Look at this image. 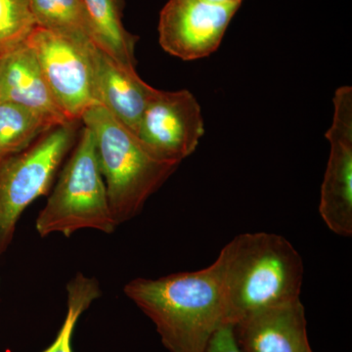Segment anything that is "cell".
<instances>
[{"label":"cell","mask_w":352,"mask_h":352,"mask_svg":"<svg viewBox=\"0 0 352 352\" xmlns=\"http://www.w3.org/2000/svg\"><path fill=\"white\" fill-rule=\"evenodd\" d=\"M333 101V122L325 134L330 157L319 212L330 230L349 237L352 235V87L338 88Z\"/></svg>","instance_id":"obj_9"},{"label":"cell","mask_w":352,"mask_h":352,"mask_svg":"<svg viewBox=\"0 0 352 352\" xmlns=\"http://www.w3.org/2000/svg\"><path fill=\"white\" fill-rule=\"evenodd\" d=\"M78 122L53 127L22 151L0 157V256L25 208L50 191L78 138Z\"/></svg>","instance_id":"obj_5"},{"label":"cell","mask_w":352,"mask_h":352,"mask_svg":"<svg viewBox=\"0 0 352 352\" xmlns=\"http://www.w3.org/2000/svg\"><path fill=\"white\" fill-rule=\"evenodd\" d=\"M36 27L30 0H0V55L27 41Z\"/></svg>","instance_id":"obj_17"},{"label":"cell","mask_w":352,"mask_h":352,"mask_svg":"<svg viewBox=\"0 0 352 352\" xmlns=\"http://www.w3.org/2000/svg\"><path fill=\"white\" fill-rule=\"evenodd\" d=\"M215 263L230 325L259 310L300 298L302 258L283 236L241 234L221 250Z\"/></svg>","instance_id":"obj_2"},{"label":"cell","mask_w":352,"mask_h":352,"mask_svg":"<svg viewBox=\"0 0 352 352\" xmlns=\"http://www.w3.org/2000/svg\"><path fill=\"white\" fill-rule=\"evenodd\" d=\"M124 292L151 319L170 352H206L214 333L228 324L215 261L193 272L159 279L136 278Z\"/></svg>","instance_id":"obj_1"},{"label":"cell","mask_w":352,"mask_h":352,"mask_svg":"<svg viewBox=\"0 0 352 352\" xmlns=\"http://www.w3.org/2000/svg\"><path fill=\"white\" fill-rule=\"evenodd\" d=\"M30 4L36 27L78 43L96 44L83 0H30Z\"/></svg>","instance_id":"obj_14"},{"label":"cell","mask_w":352,"mask_h":352,"mask_svg":"<svg viewBox=\"0 0 352 352\" xmlns=\"http://www.w3.org/2000/svg\"><path fill=\"white\" fill-rule=\"evenodd\" d=\"M205 134L200 104L189 90L156 89L148 102L136 136L159 161L179 166Z\"/></svg>","instance_id":"obj_7"},{"label":"cell","mask_w":352,"mask_h":352,"mask_svg":"<svg viewBox=\"0 0 352 352\" xmlns=\"http://www.w3.org/2000/svg\"><path fill=\"white\" fill-rule=\"evenodd\" d=\"M206 352H242L236 342L233 325L219 328L208 342Z\"/></svg>","instance_id":"obj_18"},{"label":"cell","mask_w":352,"mask_h":352,"mask_svg":"<svg viewBox=\"0 0 352 352\" xmlns=\"http://www.w3.org/2000/svg\"><path fill=\"white\" fill-rule=\"evenodd\" d=\"M68 310L56 339L43 352H73L72 337L80 315L88 309L101 295L100 287L96 279L78 273L67 285Z\"/></svg>","instance_id":"obj_16"},{"label":"cell","mask_w":352,"mask_h":352,"mask_svg":"<svg viewBox=\"0 0 352 352\" xmlns=\"http://www.w3.org/2000/svg\"><path fill=\"white\" fill-rule=\"evenodd\" d=\"M233 330L242 352H314L300 298L248 315Z\"/></svg>","instance_id":"obj_10"},{"label":"cell","mask_w":352,"mask_h":352,"mask_svg":"<svg viewBox=\"0 0 352 352\" xmlns=\"http://www.w3.org/2000/svg\"><path fill=\"white\" fill-rule=\"evenodd\" d=\"M62 112L71 122L101 105L95 76V43L73 41L36 27L27 38Z\"/></svg>","instance_id":"obj_6"},{"label":"cell","mask_w":352,"mask_h":352,"mask_svg":"<svg viewBox=\"0 0 352 352\" xmlns=\"http://www.w3.org/2000/svg\"><path fill=\"white\" fill-rule=\"evenodd\" d=\"M0 102L38 113L53 126L71 122L62 112L27 41L0 55Z\"/></svg>","instance_id":"obj_11"},{"label":"cell","mask_w":352,"mask_h":352,"mask_svg":"<svg viewBox=\"0 0 352 352\" xmlns=\"http://www.w3.org/2000/svg\"><path fill=\"white\" fill-rule=\"evenodd\" d=\"M80 122L94 133L109 205L119 226L142 210L178 166L153 157L138 136L102 105L88 109Z\"/></svg>","instance_id":"obj_3"},{"label":"cell","mask_w":352,"mask_h":352,"mask_svg":"<svg viewBox=\"0 0 352 352\" xmlns=\"http://www.w3.org/2000/svg\"><path fill=\"white\" fill-rule=\"evenodd\" d=\"M53 127L29 109L0 102V157L22 151Z\"/></svg>","instance_id":"obj_15"},{"label":"cell","mask_w":352,"mask_h":352,"mask_svg":"<svg viewBox=\"0 0 352 352\" xmlns=\"http://www.w3.org/2000/svg\"><path fill=\"white\" fill-rule=\"evenodd\" d=\"M117 227L99 168L94 135L83 126L56 186L39 212L36 231L41 237L54 233L69 237L82 229L112 234Z\"/></svg>","instance_id":"obj_4"},{"label":"cell","mask_w":352,"mask_h":352,"mask_svg":"<svg viewBox=\"0 0 352 352\" xmlns=\"http://www.w3.org/2000/svg\"><path fill=\"white\" fill-rule=\"evenodd\" d=\"M94 59L101 105L136 135L148 102L156 88L146 83L136 69L118 63L98 46L95 50Z\"/></svg>","instance_id":"obj_12"},{"label":"cell","mask_w":352,"mask_h":352,"mask_svg":"<svg viewBox=\"0 0 352 352\" xmlns=\"http://www.w3.org/2000/svg\"><path fill=\"white\" fill-rule=\"evenodd\" d=\"M240 6L207 0H170L160 14L162 48L184 61L210 56L219 47Z\"/></svg>","instance_id":"obj_8"},{"label":"cell","mask_w":352,"mask_h":352,"mask_svg":"<svg viewBox=\"0 0 352 352\" xmlns=\"http://www.w3.org/2000/svg\"><path fill=\"white\" fill-rule=\"evenodd\" d=\"M207 1L219 4H241L243 0H207Z\"/></svg>","instance_id":"obj_19"},{"label":"cell","mask_w":352,"mask_h":352,"mask_svg":"<svg viewBox=\"0 0 352 352\" xmlns=\"http://www.w3.org/2000/svg\"><path fill=\"white\" fill-rule=\"evenodd\" d=\"M94 27L98 47L118 63L136 69L138 38L127 32L122 23L124 0H83Z\"/></svg>","instance_id":"obj_13"}]
</instances>
